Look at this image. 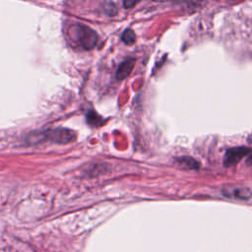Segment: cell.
<instances>
[{
	"instance_id": "cell-1",
	"label": "cell",
	"mask_w": 252,
	"mask_h": 252,
	"mask_svg": "<svg viewBox=\"0 0 252 252\" xmlns=\"http://www.w3.org/2000/svg\"><path fill=\"white\" fill-rule=\"evenodd\" d=\"M50 141L56 144H68L76 140V133L68 128H55L38 132L30 135L29 141L32 143H38L40 141Z\"/></svg>"
},
{
	"instance_id": "cell-2",
	"label": "cell",
	"mask_w": 252,
	"mask_h": 252,
	"mask_svg": "<svg viewBox=\"0 0 252 252\" xmlns=\"http://www.w3.org/2000/svg\"><path fill=\"white\" fill-rule=\"evenodd\" d=\"M70 32L73 37L85 49L94 48L98 40L97 33L93 29L84 25H75L71 28Z\"/></svg>"
},
{
	"instance_id": "cell-3",
	"label": "cell",
	"mask_w": 252,
	"mask_h": 252,
	"mask_svg": "<svg viewBox=\"0 0 252 252\" xmlns=\"http://www.w3.org/2000/svg\"><path fill=\"white\" fill-rule=\"evenodd\" d=\"M250 155V149L246 147H235L228 149L223 158L224 166H232L238 163L245 156Z\"/></svg>"
},
{
	"instance_id": "cell-4",
	"label": "cell",
	"mask_w": 252,
	"mask_h": 252,
	"mask_svg": "<svg viewBox=\"0 0 252 252\" xmlns=\"http://www.w3.org/2000/svg\"><path fill=\"white\" fill-rule=\"evenodd\" d=\"M134 66H135V59L134 58H128V59L124 60L119 65V67L117 68L116 78L118 80H123V79L127 78L130 75V73L132 72Z\"/></svg>"
},
{
	"instance_id": "cell-5",
	"label": "cell",
	"mask_w": 252,
	"mask_h": 252,
	"mask_svg": "<svg viewBox=\"0 0 252 252\" xmlns=\"http://www.w3.org/2000/svg\"><path fill=\"white\" fill-rule=\"evenodd\" d=\"M226 196H232L233 198L236 199H241V200H247L251 196V192L249 188L246 187H234L231 190H227Z\"/></svg>"
},
{
	"instance_id": "cell-6",
	"label": "cell",
	"mask_w": 252,
	"mask_h": 252,
	"mask_svg": "<svg viewBox=\"0 0 252 252\" xmlns=\"http://www.w3.org/2000/svg\"><path fill=\"white\" fill-rule=\"evenodd\" d=\"M121 39H122V41L124 43L130 45V44H133L135 42L136 34H135V32L131 29H127L121 34Z\"/></svg>"
},
{
	"instance_id": "cell-7",
	"label": "cell",
	"mask_w": 252,
	"mask_h": 252,
	"mask_svg": "<svg viewBox=\"0 0 252 252\" xmlns=\"http://www.w3.org/2000/svg\"><path fill=\"white\" fill-rule=\"evenodd\" d=\"M179 161L180 164H183V165H186L188 168H198L199 167V163L197 160H195L194 158H188V157H183V158H180L177 159Z\"/></svg>"
},
{
	"instance_id": "cell-8",
	"label": "cell",
	"mask_w": 252,
	"mask_h": 252,
	"mask_svg": "<svg viewBox=\"0 0 252 252\" xmlns=\"http://www.w3.org/2000/svg\"><path fill=\"white\" fill-rule=\"evenodd\" d=\"M87 120L88 122L91 124V125H100L101 122H102V119L100 116H98L95 112L94 111H91L88 113L87 115Z\"/></svg>"
},
{
	"instance_id": "cell-9",
	"label": "cell",
	"mask_w": 252,
	"mask_h": 252,
	"mask_svg": "<svg viewBox=\"0 0 252 252\" xmlns=\"http://www.w3.org/2000/svg\"><path fill=\"white\" fill-rule=\"evenodd\" d=\"M137 2H134V1H130V0H127V1H123V6L127 9L129 8H132Z\"/></svg>"
}]
</instances>
